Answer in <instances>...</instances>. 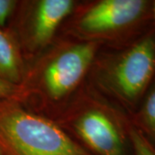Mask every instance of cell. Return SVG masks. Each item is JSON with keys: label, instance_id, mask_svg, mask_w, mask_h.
I'll use <instances>...</instances> for the list:
<instances>
[{"label": "cell", "instance_id": "8", "mask_svg": "<svg viewBox=\"0 0 155 155\" xmlns=\"http://www.w3.org/2000/svg\"><path fill=\"white\" fill-rule=\"evenodd\" d=\"M129 137L134 155H155V147L139 131L130 124Z\"/></svg>", "mask_w": 155, "mask_h": 155}, {"label": "cell", "instance_id": "10", "mask_svg": "<svg viewBox=\"0 0 155 155\" xmlns=\"http://www.w3.org/2000/svg\"><path fill=\"white\" fill-rule=\"evenodd\" d=\"M16 6V2L12 0H0V28L5 26Z\"/></svg>", "mask_w": 155, "mask_h": 155}, {"label": "cell", "instance_id": "12", "mask_svg": "<svg viewBox=\"0 0 155 155\" xmlns=\"http://www.w3.org/2000/svg\"><path fill=\"white\" fill-rule=\"evenodd\" d=\"M0 155H4L3 153H2V152H1V151H0Z\"/></svg>", "mask_w": 155, "mask_h": 155}, {"label": "cell", "instance_id": "1", "mask_svg": "<svg viewBox=\"0 0 155 155\" xmlns=\"http://www.w3.org/2000/svg\"><path fill=\"white\" fill-rule=\"evenodd\" d=\"M0 151L4 155H91L54 122L14 99L0 102Z\"/></svg>", "mask_w": 155, "mask_h": 155}, {"label": "cell", "instance_id": "2", "mask_svg": "<svg viewBox=\"0 0 155 155\" xmlns=\"http://www.w3.org/2000/svg\"><path fill=\"white\" fill-rule=\"evenodd\" d=\"M105 78L111 94L134 112L155 78V25L111 58Z\"/></svg>", "mask_w": 155, "mask_h": 155}, {"label": "cell", "instance_id": "5", "mask_svg": "<svg viewBox=\"0 0 155 155\" xmlns=\"http://www.w3.org/2000/svg\"><path fill=\"white\" fill-rule=\"evenodd\" d=\"M71 0H41L37 3L32 20L31 35L36 46H44L52 39L58 26L72 12Z\"/></svg>", "mask_w": 155, "mask_h": 155}, {"label": "cell", "instance_id": "11", "mask_svg": "<svg viewBox=\"0 0 155 155\" xmlns=\"http://www.w3.org/2000/svg\"><path fill=\"white\" fill-rule=\"evenodd\" d=\"M152 16H153V21L155 25V1H153V5H152Z\"/></svg>", "mask_w": 155, "mask_h": 155}, {"label": "cell", "instance_id": "7", "mask_svg": "<svg viewBox=\"0 0 155 155\" xmlns=\"http://www.w3.org/2000/svg\"><path fill=\"white\" fill-rule=\"evenodd\" d=\"M134 111L131 124L155 147V78Z\"/></svg>", "mask_w": 155, "mask_h": 155}, {"label": "cell", "instance_id": "6", "mask_svg": "<svg viewBox=\"0 0 155 155\" xmlns=\"http://www.w3.org/2000/svg\"><path fill=\"white\" fill-rule=\"evenodd\" d=\"M21 56L14 39L0 28V78L17 84L22 79Z\"/></svg>", "mask_w": 155, "mask_h": 155}, {"label": "cell", "instance_id": "9", "mask_svg": "<svg viewBox=\"0 0 155 155\" xmlns=\"http://www.w3.org/2000/svg\"><path fill=\"white\" fill-rule=\"evenodd\" d=\"M17 84L10 83L0 78V102L5 100L14 99L17 94Z\"/></svg>", "mask_w": 155, "mask_h": 155}, {"label": "cell", "instance_id": "4", "mask_svg": "<svg viewBox=\"0 0 155 155\" xmlns=\"http://www.w3.org/2000/svg\"><path fill=\"white\" fill-rule=\"evenodd\" d=\"M95 53V43H80L64 50L50 61L42 76L49 97L61 99L75 88L88 70Z\"/></svg>", "mask_w": 155, "mask_h": 155}, {"label": "cell", "instance_id": "3", "mask_svg": "<svg viewBox=\"0 0 155 155\" xmlns=\"http://www.w3.org/2000/svg\"><path fill=\"white\" fill-rule=\"evenodd\" d=\"M153 2L147 0H103L91 8L79 22L84 32L108 35L129 45L147 33L153 23Z\"/></svg>", "mask_w": 155, "mask_h": 155}]
</instances>
